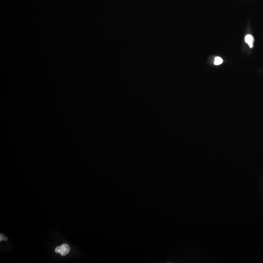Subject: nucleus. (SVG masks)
<instances>
[{
	"instance_id": "f03ea898",
	"label": "nucleus",
	"mask_w": 263,
	"mask_h": 263,
	"mask_svg": "<svg viewBox=\"0 0 263 263\" xmlns=\"http://www.w3.org/2000/svg\"><path fill=\"white\" fill-rule=\"evenodd\" d=\"M245 40V42L248 44L250 48H251L253 47V43L255 42V39L252 35H250V34L246 35Z\"/></svg>"
},
{
	"instance_id": "7ed1b4c3",
	"label": "nucleus",
	"mask_w": 263,
	"mask_h": 263,
	"mask_svg": "<svg viewBox=\"0 0 263 263\" xmlns=\"http://www.w3.org/2000/svg\"><path fill=\"white\" fill-rule=\"evenodd\" d=\"M223 61V59H222L221 58L219 57H216L215 58V60H214V65H216V66H218V65H221V63H222Z\"/></svg>"
},
{
	"instance_id": "f257e3e1",
	"label": "nucleus",
	"mask_w": 263,
	"mask_h": 263,
	"mask_svg": "<svg viewBox=\"0 0 263 263\" xmlns=\"http://www.w3.org/2000/svg\"><path fill=\"white\" fill-rule=\"evenodd\" d=\"M70 250V247L68 246V245L66 244H63L60 246H58L55 249V252L60 254L62 256H65L67 255Z\"/></svg>"
},
{
	"instance_id": "39448f33",
	"label": "nucleus",
	"mask_w": 263,
	"mask_h": 263,
	"mask_svg": "<svg viewBox=\"0 0 263 263\" xmlns=\"http://www.w3.org/2000/svg\"><path fill=\"white\" fill-rule=\"evenodd\" d=\"M8 238L7 237H4V241H7L8 240Z\"/></svg>"
},
{
	"instance_id": "20e7f679",
	"label": "nucleus",
	"mask_w": 263,
	"mask_h": 263,
	"mask_svg": "<svg viewBox=\"0 0 263 263\" xmlns=\"http://www.w3.org/2000/svg\"><path fill=\"white\" fill-rule=\"evenodd\" d=\"M3 238H4V235L3 234H1V238H0L1 241H2L3 240Z\"/></svg>"
}]
</instances>
